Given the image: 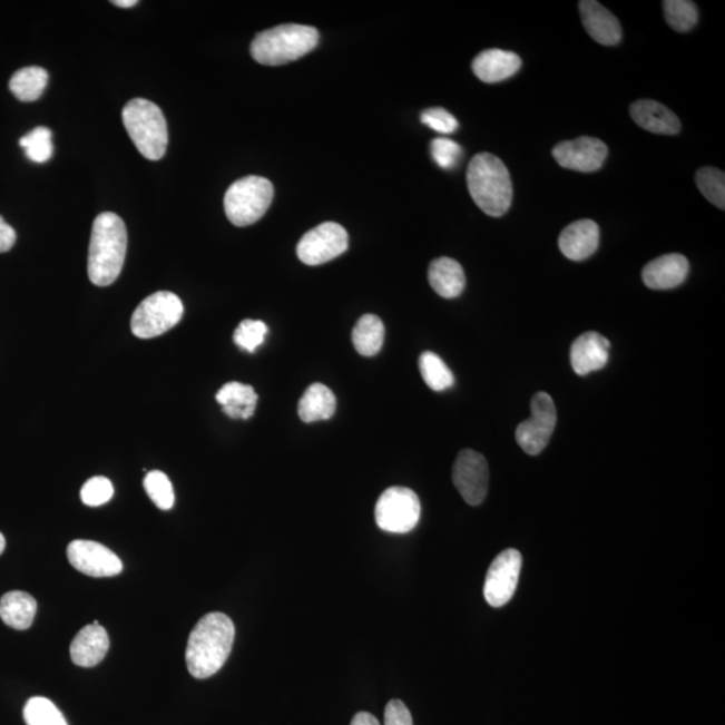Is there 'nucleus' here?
Masks as SVG:
<instances>
[{
    "instance_id": "473e14b6",
    "label": "nucleus",
    "mask_w": 725,
    "mask_h": 725,
    "mask_svg": "<svg viewBox=\"0 0 725 725\" xmlns=\"http://www.w3.org/2000/svg\"><path fill=\"white\" fill-rule=\"evenodd\" d=\"M19 146L25 148L26 156L35 163H46L53 155V144H51V130L46 127H38L25 135L19 140Z\"/></svg>"
},
{
    "instance_id": "393cba45",
    "label": "nucleus",
    "mask_w": 725,
    "mask_h": 725,
    "mask_svg": "<svg viewBox=\"0 0 725 725\" xmlns=\"http://www.w3.org/2000/svg\"><path fill=\"white\" fill-rule=\"evenodd\" d=\"M336 411V396L322 383H313L298 402V415L303 422L330 420Z\"/></svg>"
},
{
    "instance_id": "1a4fd4ad",
    "label": "nucleus",
    "mask_w": 725,
    "mask_h": 725,
    "mask_svg": "<svg viewBox=\"0 0 725 725\" xmlns=\"http://www.w3.org/2000/svg\"><path fill=\"white\" fill-rule=\"evenodd\" d=\"M557 420L552 398L547 393H538L532 398L531 418L516 429V441L527 454H540L551 440Z\"/></svg>"
},
{
    "instance_id": "9d476101",
    "label": "nucleus",
    "mask_w": 725,
    "mask_h": 725,
    "mask_svg": "<svg viewBox=\"0 0 725 725\" xmlns=\"http://www.w3.org/2000/svg\"><path fill=\"white\" fill-rule=\"evenodd\" d=\"M349 249V234L342 225L325 222L300 239L297 257L310 266L323 265Z\"/></svg>"
},
{
    "instance_id": "423d86ee",
    "label": "nucleus",
    "mask_w": 725,
    "mask_h": 725,
    "mask_svg": "<svg viewBox=\"0 0 725 725\" xmlns=\"http://www.w3.org/2000/svg\"><path fill=\"white\" fill-rule=\"evenodd\" d=\"M273 195L272 182L263 176H246L234 182L225 195L228 221L238 227L256 224L271 207Z\"/></svg>"
},
{
    "instance_id": "cd10ccee",
    "label": "nucleus",
    "mask_w": 725,
    "mask_h": 725,
    "mask_svg": "<svg viewBox=\"0 0 725 725\" xmlns=\"http://www.w3.org/2000/svg\"><path fill=\"white\" fill-rule=\"evenodd\" d=\"M420 370L424 383L433 391H445L454 384L453 372L433 352H423L420 357Z\"/></svg>"
},
{
    "instance_id": "6ab92c4d",
    "label": "nucleus",
    "mask_w": 725,
    "mask_h": 725,
    "mask_svg": "<svg viewBox=\"0 0 725 725\" xmlns=\"http://www.w3.org/2000/svg\"><path fill=\"white\" fill-rule=\"evenodd\" d=\"M630 116L638 127L655 135H677L682 123L668 107L655 100H638L630 106Z\"/></svg>"
},
{
    "instance_id": "4468645a",
    "label": "nucleus",
    "mask_w": 725,
    "mask_h": 725,
    "mask_svg": "<svg viewBox=\"0 0 725 725\" xmlns=\"http://www.w3.org/2000/svg\"><path fill=\"white\" fill-rule=\"evenodd\" d=\"M70 565L88 577L109 578L123 571V564L106 546L90 540H75L68 546Z\"/></svg>"
},
{
    "instance_id": "5701e85b",
    "label": "nucleus",
    "mask_w": 725,
    "mask_h": 725,
    "mask_svg": "<svg viewBox=\"0 0 725 725\" xmlns=\"http://www.w3.org/2000/svg\"><path fill=\"white\" fill-rule=\"evenodd\" d=\"M217 402L233 420H249L257 408L258 395L252 385L228 382L217 393Z\"/></svg>"
},
{
    "instance_id": "c756f323",
    "label": "nucleus",
    "mask_w": 725,
    "mask_h": 725,
    "mask_svg": "<svg viewBox=\"0 0 725 725\" xmlns=\"http://www.w3.org/2000/svg\"><path fill=\"white\" fill-rule=\"evenodd\" d=\"M23 716L28 725H68L61 711L46 697H31L25 705Z\"/></svg>"
},
{
    "instance_id": "f704fd0d",
    "label": "nucleus",
    "mask_w": 725,
    "mask_h": 725,
    "mask_svg": "<svg viewBox=\"0 0 725 725\" xmlns=\"http://www.w3.org/2000/svg\"><path fill=\"white\" fill-rule=\"evenodd\" d=\"M115 489L107 477H94L85 482L81 489V500L85 506L100 507L114 498Z\"/></svg>"
},
{
    "instance_id": "f03ea898",
    "label": "nucleus",
    "mask_w": 725,
    "mask_h": 725,
    "mask_svg": "<svg viewBox=\"0 0 725 725\" xmlns=\"http://www.w3.org/2000/svg\"><path fill=\"white\" fill-rule=\"evenodd\" d=\"M128 245L127 227L119 215L102 213L96 218L88 257L91 284L109 286L119 278L126 261Z\"/></svg>"
},
{
    "instance_id": "0eeeda50",
    "label": "nucleus",
    "mask_w": 725,
    "mask_h": 725,
    "mask_svg": "<svg viewBox=\"0 0 725 725\" xmlns=\"http://www.w3.org/2000/svg\"><path fill=\"white\" fill-rule=\"evenodd\" d=\"M182 300L172 292H156L137 306L130 320L136 337L154 339L174 329L182 320Z\"/></svg>"
},
{
    "instance_id": "4c0bfd02",
    "label": "nucleus",
    "mask_w": 725,
    "mask_h": 725,
    "mask_svg": "<svg viewBox=\"0 0 725 725\" xmlns=\"http://www.w3.org/2000/svg\"><path fill=\"white\" fill-rule=\"evenodd\" d=\"M384 725H414L410 711L401 700H391L384 711Z\"/></svg>"
},
{
    "instance_id": "ddd939ff",
    "label": "nucleus",
    "mask_w": 725,
    "mask_h": 725,
    "mask_svg": "<svg viewBox=\"0 0 725 725\" xmlns=\"http://www.w3.org/2000/svg\"><path fill=\"white\" fill-rule=\"evenodd\" d=\"M609 155L606 144L596 137L582 136L572 141L559 143L552 149L560 167L579 173H594L602 168Z\"/></svg>"
},
{
    "instance_id": "e433bc0d",
    "label": "nucleus",
    "mask_w": 725,
    "mask_h": 725,
    "mask_svg": "<svg viewBox=\"0 0 725 725\" xmlns=\"http://www.w3.org/2000/svg\"><path fill=\"white\" fill-rule=\"evenodd\" d=\"M421 121L424 126L434 129L435 133L450 135L459 128V121L455 117L443 108H430L421 115Z\"/></svg>"
},
{
    "instance_id": "a211bd4d",
    "label": "nucleus",
    "mask_w": 725,
    "mask_h": 725,
    "mask_svg": "<svg viewBox=\"0 0 725 725\" xmlns=\"http://www.w3.org/2000/svg\"><path fill=\"white\" fill-rule=\"evenodd\" d=\"M580 18L589 36L600 45L616 46L623 39V28L616 16L596 0L579 2Z\"/></svg>"
},
{
    "instance_id": "dca6fc26",
    "label": "nucleus",
    "mask_w": 725,
    "mask_h": 725,
    "mask_svg": "<svg viewBox=\"0 0 725 725\" xmlns=\"http://www.w3.org/2000/svg\"><path fill=\"white\" fill-rule=\"evenodd\" d=\"M689 273L688 259L683 254L672 253L650 261L644 267L643 281L649 290L666 291L680 286Z\"/></svg>"
},
{
    "instance_id": "9b49d317",
    "label": "nucleus",
    "mask_w": 725,
    "mask_h": 725,
    "mask_svg": "<svg viewBox=\"0 0 725 725\" xmlns=\"http://www.w3.org/2000/svg\"><path fill=\"white\" fill-rule=\"evenodd\" d=\"M522 557L515 548L502 551L489 567L483 597L492 607L506 606L518 589Z\"/></svg>"
},
{
    "instance_id": "b1692460",
    "label": "nucleus",
    "mask_w": 725,
    "mask_h": 725,
    "mask_svg": "<svg viewBox=\"0 0 725 725\" xmlns=\"http://www.w3.org/2000/svg\"><path fill=\"white\" fill-rule=\"evenodd\" d=\"M37 600L28 592L10 591L0 599V618L16 630H28L35 623Z\"/></svg>"
},
{
    "instance_id": "c9c22d12",
    "label": "nucleus",
    "mask_w": 725,
    "mask_h": 725,
    "mask_svg": "<svg viewBox=\"0 0 725 725\" xmlns=\"http://www.w3.org/2000/svg\"><path fill=\"white\" fill-rule=\"evenodd\" d=\"M431 156L434 161L443 169H452L462 156V148L453 140L445 139V137H437L430 143Z\"/></svg>"
},
{
    "instance_id": "79ce46f5",
    "label": "nucleus",
    "mask_w": 725,
    "mask_h": 725,
    "mask_svg": "<svg viewBox=\"0 0 725 725\" xmlns=\"http://www.w3.org/2000/svg\"><path fill=\"white\" fill-rule=\"evenodd\" d=\"M4 548H6V539H4L3 535L0 533V555L3 553Z\"/></svg>"
},
{
    "instance_id": "a19ab883",
    "label": "nucleus",
    "mask_w": 725,
    "mask_h": 725,
    "mask_svg": "<svg viewBox=\"0 0 725 725\" xmlns=\"http://www.w3.org/2000/svg\"><path fill=\"white\" fill-rule=\"evenodd\" d=\"M112 3L117 6V8L129 9L134 8V6L139 2H137V0H115Z\"/></svg>"
},
{
    "instance_id": "f3484780",
    "label": "nucleus",
    "mask_w": 725,
    "mask_h": 725,
    "mask_svg": "<svg viewBox=\"0 0 725 725\" xmlns=\"http://www.w3.org/2000/svg\"><path fill=\"white\" fill-rule=\"evenodd\" d=\"M599 226L591 219H580L568 225L559 237V249L568 259L585 261L597 252Z\"/></svg>"
},
{
    "instance_id": "20e7f679",
    "label": "nucleus",
    "mask_w": 725,
    "mask_h": 725,
    "mask_svg": "<svg viewBox=\"0 0 725 725\" xmlns=\"http://www.w3.org/2000/svg\"><path fill=\"white\" fill-rule=\"evenodd\" d=\"M319 43V31L312 26L281 25L259 32L253 39L251 53L266 67H280L311 53Z\"/></svg>"
},
{
    "instance_id": "a878e982",
    "label": "nucleus",
    "mask_w": 725,
    "mask_h": 725,
    "mask_svg": "<svg viewBox=\"0 0 725 725\" xmlns=\"http://www.w3.org/2000/svg\"><path fill=\"white\" fill-rule=\"evenodd\" d=\"M384 335L382 320L375 315H364L359 319L354 331H352V343L359 354L374 356L383 347Z\"/></svg>"
},
{
    "instance_id": "aec40b11",
    "label": "nucleus",
    "mask_w": 725,
    "mask_h": 725,
    "mask_svg": "<svg viewBox=\"0 0 725 725\" xmlns=\"http://www.w3.org/2000/svg\"><path fill=\"white\" fill-rule=\"evenodd\" d=\"M109 649L108 633L101 625L90 624L77 633L70 645V657L82 668H94L106 658Z\"/></svg>"
},
{
    "instance_id": "ea45409f",
    "label": "nucleus",
    "mask_w": 725,
    "mask_h": 725,
    "mask_svg": "<svg viewBox=\"0 0 725 725\" xmlns=\"http://www.w3.org/2000/svg\"><path fill=\"white\" fill-rule=\"evenodd\" d=\"M351 725H381V723L378 722L374 715L369 714V712H359L352 718Z\"/></svg>"
},
{
    "instance_id": "c85d7f7f",
    "label": "nucleus",
    "mask_w": 725,
    "mask_h": 725,
    "mask_svg": "<svg viewBox=\"0 0 725 725\" xmlns=\"http://www.w3.org/2000/svg\"><path fill=\"white\" fill-rule=\"evenodd\" d=\"M663 8L665 21L675 31H690L698 22L697 6L690 0H666Z\"/></svg>"
},
{
    "instance_id": "39448f33",
    "label": "nucleus",
    "mask_w": 725,
    "mask_h": 725,
    "mask_svg": "<svg viewBox=\"0 0 725 725\" xmlns=\"http://www.w3.org/2000/svg\"><path fill=\"white\" fill-rule=\"evenodd\" d=\"M123 123L139 153L148 160H160L168 146L165 115L156 104L130 100L123 109Z\"/></svg>"
},
{
    "instance_id": "f257e3e1",
    "label": "nucleus",
    "mask_w": 725,
    "mask_h": 725,
    "mask_svg": "<svg viewBox=\"0 0 725 725\" xmlns=\"http://www.w3.org/2000/svg\"><path fill=\"white\" fill-rule=\"evenodd\" d=\"M234 638L235 627L226 614H206L187 643L186 663L192 676L204 680L219 672L231 656Z\"/></svg>"
},
{
    "instance_id": "2eb2a0df",
    "label": "nucleus",
    "mask_w": 725,
    "mask_h": 725,
    "mask_svg": "<svg viewBox=\"0 0 725 725\" xmlns=\"http://www.w3.org/2000/svg\"><path fill=\"white\" fill-rule=\"evenodd\" d=\"M610 342L598 332H586L574 342L571 364L578 375L585 376L602 370L609 362Z\"/></svg>"
},
{
    "instance_id": "4be33fe9",
    "label": "nucleus",
    "mask_w": 725,
    "mask_h": 725,
    "mask_svg": "<svg viewBox=\"0 0 725 725\" xmlns=\"http://www.w3.org/2000/svg\"><path fill=\"white\" fill-rule=\"evenodd\" d=\"M429 283L441 297L455 298L466 290V272L453 258H437L429 266Z\"/></svg>"
},
{
    "instance_id": "f8f14e48",
    "label": "nucleus",
    "mask_w": 725,
    "mask_h": 725,
    "mask_svg": "<svg viewBox=\"0 0 725 725\" xmlns=\"http://www.w3.org/2000/svg\"><path fill=\"white\" fill-rule=\"evenodd\" d=\"M453 482L457 491L469 506H480L489 488V467L480 453L466 449L457 455L453 467Z\"/></svg>"
},
{
    "instance_id": "58836bf2",
    "label": "nucleus",
    "mask_w": 725,
    "mask_h": 725,
    "mask_svg": "<svg viewBox=\"0 0 725 725\" xmlns=\"http://www.w3.org/2000/svg\"><path fill=\"white\" fill-rule=\"evenodd\" d=\"M17 233L14 228L6 224L2 215H0V253H6L12 249L16 245Z\"/></svg>"
},
{
    "instance_id": "72a5a7b5",
    "label": "nucleus",
    "mask_w": 725,
    "mask_h": 725,
    "mask_svg": "<svg viewBox=\"0 0 725 725\" xmlns=\"http://www.w3.org/2000/svg\"><path fill=\"white\" fill-rule=\"evenodd\" d=\"M267 333V326L259 320H244L234 332V343L241 350L247 352L256 351L264 343Z\"/></svg>"
},
{
    "instance_id": "7c9ffc66",
    "label": "nucleus",
    "mask_w": 725,
    "mask_h": 725,
    "mask_svg": "<svg viewBox=\"0 0 725 725\" xmlns=\"http://www.w3.org/2000/svg\"><path fill=\"white\" fill-rule=\"evenodd\" d=\"M696 185L712 205L725 208V175L715 167H703L696 173Z\"/></svg>"
},
{
    "instance_id": "7ed1b4c3",
    "label": "nucleus",
    "mask_w": 725,
    "mask_h": 725,
    "mask_svg": "<svg viewBox=\"0 0 725 725\" xmlns=\"http://www.w3.org/2000/svg\"><path fill=\"white\" fill-rule=\"evenodd\" d=\"M470 197L491 217H502L512 205L513 186L504 163L492 154H477L467 173Z\"/></svg>"
},
{
    "instance_id": "6e6552de",
    "label": "nucleus",
    "mask_w": 725,
    "mask_h": 725,
    "mask_svg": "<svg viewBox=\"0 0 725 725\" xmlns=\"http://www.w3.org/2000/svg\"><path fill=\"white\" fill-rule=\"evenodd\" d=\"M420 519L421 501L409 488L385 489L376 502V525L385 532L408 533L413 531Z\"/></svg>"
},
{
    "instance_id": "bb28decb",
    "label": "nucleus",
    "mask_w": 725,
    "mask_h": 725,
    "mask_svg": "<svg viewBox=\"0 0 725 725\" xmlns=\"http://www.w3.org/2000/svg\"><path fill=\"white\" fill-rule=\"evenodd\" d=\"M48 82V71L42 68L30 67L18 70L11 77L9 87L18 100L32 102L43 95Z\"/></svg>"
},
{
    "instance_id": "412c9836",
    "label": "nucleus",
    "mask_w": 725,
    "mask_h": 725,
    "mask_svg": "<svg viewBox=\"0 0 725 725\" xmlns=\"http://www.w3.org/2000/svg\"><path fill=\"white\" fill-rule=\"evenodd\" d=\"M521 68V58L501 49H489L477 56L472 63L473 74L479 80L494 84L508 80Z\"/></svg>"
},
{
    "instance_id": "2f4dec72",
    "label": "nucleus",
    "mask_w": 725,
    "mask_h": 725,
    "mask_svg": "<svg viewBox=\"0 0 725 725\" xmlns=\"http://www.w3.org/2000/svg\"><path fill=\"white\" fill-rule=\"evenodd\" d=\"M144 488H146L149 499L161 511H169L174 507L175 493L173 483L160 470H154V472H149L146 476V479H144Z\"/></svg>"
}]
</instances>
